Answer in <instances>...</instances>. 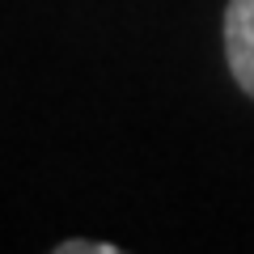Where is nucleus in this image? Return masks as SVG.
Here are the masks:
<instances>
[{
    "mask_svg": "<svg viewBox=\"0 0 254 254\" xmlns=\"http://www.w3.org/2000/svg\"><path fill=\"white\" fill-rule=\"evenodd\" d=\"M55 254H119L115 242H89V237H72V242H60Z\"/></svg>",
    "mask_w": 254,
    "mask_h": 254,
    "instance_id": "f03ea898",
    "label": "nucleus"
},
{
    "mask_svg": "<svg viewBox=\"0 0 254 254\" xmlns=\"http://www.w3.org/2000/svg\"><path fill=\"white\" fill-rule=\"evenodd\" d=\"M225 55L229 72L254 98V0H229L225 9Z\"/></svg>",
    "mask_w": 254,
    "mask_h": 254,
    "instance_id": "f257e3e1",
    "label": "nucleus"
}]
</instances>
